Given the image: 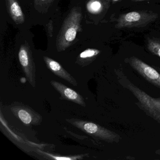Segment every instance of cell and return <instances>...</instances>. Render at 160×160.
<instances>
[{"label":"cell","instance_id":"obj_15","mask_svg":"<svg viewBox=\"0 0 160 160\" xmlns=\"http://www.w3.org/2000/svg\"><path fill=\"white\" fill-rule=\"evenodd\" d=\"M135 1H145V0H134Z\"/></svg>","mask_w":160,"mask_h":160},{"label":"cell","instance_id":"obj_7","mask_svg":"<svg viewBox=\"0 0 160 160\" xmlns=\"http://www.w3.org/2000/svg\"><path fill=\"white\" fill-rule=\"evenodd\" d=\"M129 62L147 81L160 88V74L156 70L134 57L130 58Z\"/></svg>","mask_w":160,"mask_h":160},{"label":"cell","instance_id":"obj_8","mask_svg":"<svg viewBox=\"0 0 160 160\" xmlns=\"http://www.w3.org/2000/svg\"><path fill=\"white\" fill-rule=\"evenodd\" d=\"M50 83L52 87L61 94L63 99L73 102L84 107L86 106L84 98L76 92L58 81L52 80Z\"/></svg>","mask_w":160,"mask_h":160},{"label":"cell","instance_id":"obj_6","mask_svg":"<svg viewBox=\"0 0 160 160\" xmlns=\"http://www.w3.org/2000/svg\"><path fill=\"white\" fill-rule=\"evenodd\" d=\"M7 12L14 26L19 29H30L31 26L23 12L19 0H5Z\"/></svg>","mask_w":160,"mask_h":160},{"label":"cell","instance_id":"obj_1","mask_svg":"<svg viewBox=\"0 0 160 160\" xmlns=\"http://www.w3.org/2000/svg\"><path fill=\"white\" fill-rule=\"evenodd\" d=\"M52 18L54 31L52 38L48 40L49 49L62 53L85 35L83 0H72L63 14L58 9Z\"/></svg>","mask_w":160,"mask_h":160},{"label":"cell","instance_id":"obj_10","mask_svg":"<svg viewBox=\"0 0 160 160\" xmlns=\"http://www.w3.org/2000/svg\"><path fill=\"white\" fill-rule=\"evenodd\" d=\"M144 17V15L138 12H131L122 17L120 20V24L122 27L129 26L141 21Z\"/></svg>","mask_w":160,"mask_h":160},{"label":"cell","instance_id":"obj_9","mask_svg":"<svg viewBox=\"0 0 160 160\" xmlns=\"http://www.w3.org/2000/svg\"><path fill=\"white\" fill-rule=\"evenodd\" d=\"M43 59L48 68L53 73L62 78L67 82L72 84L73 86H77L78 83L76 80L68 73L60 64L58 62L47 56H43Z\"/></svg>","mask_w":160,"mask_h":160},{"label":"cell","instance_id":"obj_2","mask_svg":"<svg viewBox=\"0 0 160 160\" xmlns=\"http://www.w3.org/2000/svg\"><path fill=\"white\" fill-rule=\"evenodd\" d=\"M33 35L30 29L19 30L15 40L19 62L31 85L35 86V64Z\"/></svg>","mask_w":160,"mask_h":160},{"label":"cell","instance_id":"obj_13","mask_svg":"<svg viewBox=\"0 0 160 160\" xmlns=\"http://www.w3.org/2000/svg\"><path fill=\"white\" fill-rule=\"evenodd\" d=\"M48 155H49L50 157H52L53 159L55 160H76V159H79V157H60V156H54V155H51V154H47Z\"/></svg>","mask_w":160,"mask_h":160},{"label":"cell","instance_id":"obj_14","mask_svg":"<svg viewBox=\"0 0 160 160\" xmlns=\"http://www.w3.org/2000/svg\"><path fill=\"white\" fill-rule=\"evenodd\" d=\"M155 153H156V154H157V155H160V149L157 150L155 152Z\"/></svg>","mask_w":160,"mask_h":160},{"label":"cell","instance_id":"obj_12","mask_svg":"<svg viewBox=\"0 0 160 160\" xmlns=\"http://www.w3.org/2000/svg\"><path fill=\"white\" fill-rule=\"evenodd\" d=\"M148 48L154 55L160 58V40H150L148 43Z\"/></svg>","mask_w":160,"mask_h":160},{"label":"cell","instance_id":"obj_16","mask_svg":"<svg viewBox=\"0 0 160 160\" xmlns=\"http://www.w3.org/2000/svg\"><path fill=\"white\" fill-rule=\"evenodd\" d=\"M112 1L114 2H117L118 1H119V0H112Z\"/></svg>","mask_w":160,"mask_h":160},{"label":"cell","instance_id":"obj_5","mask_svg":"<svg viewBox=\"0 0 160 160\" xmlns=\"http://www.w3.org/2000/svg\"><path fill=\"white\" fill-rule=\"evenodd\" d=\"M66 121L86 133L106 142L118 143L120 140V136L117 133L93 122L77 119H69Z\"/></svg>","mask_w":160,"mask_h":160},{"label":"cell","instance_id":"obj_11","mask_svg":"<svg viewBox=\"0 0 160 160\" xmlns=\"http://www.w3.org/2000/svg\"><path fill=\"white\" fill-rule=\"evenodd\" d=\"M17 116L18 118L25 124H30L33 122L34 116L33 113L30 111L29 109L27 108H21L19 109V108L17 109Z\"/></svg>","mask_w":160,"mask_h":160},{"label":"cell","instance_id":"obj_4","mask_svg":"<svg viewBox=\"0 0 160 160\" xmlns=\"http://www.w3.org/2000/svg\"><path fill=\"white\" fill-rule=\"evenodd\" d=\"M118 82L130 91L138 100L140 107L152 118L160 123V98H153L132 84L122 72H117Z\"/></svg>","mask_w":160,"mask_h":160},{"label":"cell","instance_id":"obj_3","mask_svg":"<svg viewBox=\"0 0 160 160\" xmlns=\"http://www.w3.org/2000/svg\"><path fill=\"white\" fill-rule=\"evenodd\" d=\"M30 26L45 27L58 10L60 0H19Z\"/></svg>","mask_w":160,"mask_h":160}]
</instances>
